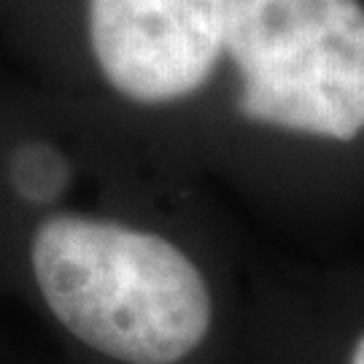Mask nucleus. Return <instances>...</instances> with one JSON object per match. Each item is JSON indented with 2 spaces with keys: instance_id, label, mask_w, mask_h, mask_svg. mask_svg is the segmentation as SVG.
<instances>
[{
  "instance_id": "nucleus-1",
  "label": "nucleus",
  "mask_w": 364,
  "mask_h": 364,
  "mask_svg": "<svg viewBox=\"0 0 364 364\" xmlns=\"http://www.w3.org/2000/svg\"><path fill=\"white\" fill-rule=\"evenodd\" d=\"M30 262L54 318L78 343L117 362L178 364L208 335V284L159 235L54 216L33 235Z\"/></svg>"
},
{
  "instance_id": "nucleus-2",
  "label": "nucleus",
  "mask_w": 364,
  "mask_h": 364,
  "mask_svg": "<svg viewBox=\"0 0 364 364\" xmlns=\"http://www.w3.org/2000/svg\"><path fill=\"white\" fill-rule=\"evenodd\" d=\"M224 52L251 122L335 141L364 130L359 0H227Z\"/></svg>"
},
{
  "instance_id": "nucleus-3",
  "label": "nucleus",
  "mask_w": 364,
  "mask_h": 364,
  "mask_svg": "<svg viewBox=\"0 0 364 364\" xmlns=\"http://www.w3.org/2000/svg\"><path fill=\"white\" fill-rule=\"evenodd\" d=\"M227 0H90V41L105 81L135 103L197 92L224 52Z\"/></svg>"
},
{
  "instance_id": "nucleus-4",
  "label": "nucleus",
  "mask_w": 364,
  "mask_h": 364,
  "mask_svg": "<svg viewBox=\"0 0 364 364\" xmlns=\"http://www.w3.org/2000/svg\"><path fill=\"white\" fill-rule=\"evenodd\" d=\"M351 364H364V335H362V340L356 343V348H353V353H351Z\"/></svg>"
}]
</instances>
